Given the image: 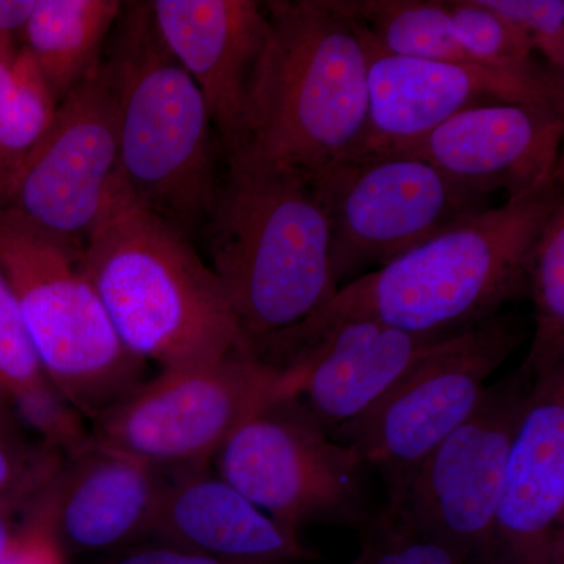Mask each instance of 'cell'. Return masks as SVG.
Listing matches in <instances>:
<instances>
[{"instance_id":"6da1fadb","label":"cell","mask_w":564,"mask_h":564,"mask_svg":"<svg viewBox=\"0 0 564 564\" xmlns=\"http://www.w3.org/2000/svg\"><path fill=\"white\" fill-rule=\"evenodd\" d=\"M563 165L500 207H486L375 272L339 288L302 323L276 334L258 358L281 369L300 348L340 322L375 321L414 336H456L529 292L534 243L564 204Z\"/></svg>"},{"instance_id":"7a4b0ae2","label":"cell","mask_w":564,"mask_h":564,"mask_svg":"<svg viewBox=\"0 0 564 564\" xmlns=\"http://www.w3.org/2000/svg\"><path fill=\"white\" fill-rule=\"evenodd\" d=\"M82 265L122 344L143 361L185 369L248 350L217 274L121 177L85 239Z\"/></svg>"},{"instance_id":"3957f363","label":"cell","mask_w":564,"mask_h":564,"mask_svg":"<svg viewBox=\"0 0 564 564\" xmlns=\"http://www.w3.org/2000/svg\"><path fill=\"white\" fill-rule=\"evenodd\" d=\"M206 236L217 274L248 350L288 332L339 291L328 217L303 174L226 158Z\"/></svg>"},{"instance_id":"277c9868","label":"cell","mask_w":564,"mask_h":564,"mask_svg":"<svg viewBox=\"0 0 564 564\" xmlns=\"http://www.w3.org/2000/svg\"><path fill=\"white\" fill-rule=\"evenodd\" d=\"M263 6L269 41L252 82L247 141L236 154L314 180L351 155L366 131L362 31L332 0Z\"/></svg>"},{"instance_id":"5b68a950","label":"cell","mask_w":564,"mask_h":564,"mask_svg":"<svg viewBox=\"0 0 564 564\" xmlns=\"http://www.w3.org/2000/svg\"><path fill=\"white\" fill-rule=\"evenodd\" d=\"M102 68L118 110L122 184L191 239L206 225L220 176L209 109L166 50L150 2L122 7Z\"/></svg>"},{"instance_id":"8992f818","label":"cell","mask_w":564,"mask_h":564,"mask_svg":"<svg viewBox=\"0 0 564 564\" xmlns=\"http://www.w3.org/2000/svg\"><path fill=\"white\" fill-rule=\"evenodd\" d=\"M0 269L44 373L82 419L95 422L143 383L144 361L111 325L82 247L0 212Z\"/></svg>"},{"instance_id":"52a82bcc","label":"cell","mask_w":564,"mask_h":564,"mask_svg":"<svg viewBox=\"0 0 564 564\" xmlns=\"http://www.w3.org/2000/svg\"><path fill=\"white\" fill-rule=\"evenodd\" d=\"M212 463L221 480L299 540L313 525L359 529L373 513L366 464L295 397L262 403Z\"/></svg>"},{"instance_id":"ba28073f","label":"cell","mask_w":564,"mask_h":564,"mask_svg":"<svg viewBox=\"0 0 564 564\" xmlns=\"http://www.w3.org/2000/svg\"><path fill=\"white\" fill-rule=\"evenodd\" d=\"M524 337L518 323L502 314L447 337L366 413L329 437L377 470L389 496L474 413L486 381Z\"/></svg>"},{"instance_id":"9c48e42d","label":"cell","mask_w":564,"mask_h":564,"mask_svg":"<svg viewBox=\"0 0 564 564\" xmlns=\"http://www.w3.org/2000/svg\"><path fill=\"white\" fill-rule=\"evenodd\" d=\"M276 395L280 370L237 350L143 381L91 423V440L166 473L207 469L234 430Z\"/></svg>"},{"instance_id":"30bf717a","label":"cell","mask_w":564,"mask_h":564,"mask_svg":"<svg viewBox=\"0 0 564 564\" xmlns=\"http://www.w3.org/2000/svg\"><path fill=\"white\" fill-rule=\"evenodd\" d=\"M314 185L328 217L337 284L486 209L485 196L400 152L350 155L314 177Z\"/></svg>"},{"instance_id":"8fae6325","label":"cell","mask_w":564,"mask_h":564,"mask_svg":"<svg viewBox=\"0 0 564 564\" xmlns=\"http://www.w3.org/2000/svg\"><path fill=\"white\" fill-rule=\"evenodd\" d=\"M533 384L518 369L488 386L474 413L388 496L417 532L464 563L491 558L494 516Z\"/></svg>"},{"instance_id":"7c38bea8","label":"cell","mask_w":564,"mask_h":564,"mask_svg":"<svg viewBox=\"0 0 564 564\" xmlns=\"http://www.w3.org/2000/svg\"><path fill=\"white\" fill-rule=\"evenodd\" d=\"M118 181V110L101 63L58 102L50 131L11 184L0 212L84 247Z\"/></svg>"},{"instance_id":"4fadbf2b","label":"cell","mask_w":564,"mask_h":564,"mask_svg":"<svg viewBox=\"0 0 564 564\" xmlns=\"http://www.w3.org/2000/svg\"><path fill=\"white\" fill-rule=\"evenodd\" d=\"M362 35L369 55V115L361 143L351 155L399 150L474 107L532 102L564 110V74L544 63L413 61L384 54Z\"/></svg>"},{"instance_id":"5bb4252c","label":"cell","mask_w":564,"mask_h":564,"mask_svg":"<svg viewBox=\"0 0 564 564\" xmlns=\"http://www.w3.org/2000/svg\"><path fill=\"white\" fill-rule=\"evenodd\" d=\"M170 477L91 440L63 456L21 521L40 529L63 555L107 551L148 536Z\"/></svg>"},{"instance_id":"9a60e30c","label":"cell","mask_w":564,"mask_h":564,"mask_svg":"<svg viewBox=\"0 0 564 564\" xmlns=\"http://www.w3.org/2000/svg\"><path fill=\"white\" fill-rule=\"evenodd\" d=\"M155 28L209 109L226 158L247 141L252 82L269 41L265 6L254 0H155Z\"/></svg>"},{"instance_id":"2e32d148","label":"cell","mask_w":564,"mask_h":564,"mask_svg":"<svg viewBox=\"0 0 564 564\" xmlns=\"http://www.w3.org/2000/svg\"><path fill=\"white\" fill-rule=\"evenodd\" d=\"M564 110L544 104L502 102L455 115L400 154L429 162L448 180L488 198H508L543 184L563 165Z\"/></svg>"},{"instance_id":"e0dca14e","label":"cell","mask_w":564,"mask_h":564,"mask_svg":"<svg viewBox=\"0 0 564 564\" xmlns=\"http://www.w3.org/2000/svg\"><path fill=\"white\" fill-rule=\"evenodd\" d=\"M489 564H564V369L534 381L508 456Z\"/></svg>"},{"instance_id":"ac0fdd59","label":"cell","mask_w":564,"mask_h":564,"mask_svg":"<svg viewBox=\"0 0 564 564\" xmlns=\"http://www.w3.org/2000/svg\"><path fill=\"white\" fill-rule=\"evenodd\" d=\"M444 339L366 318L337 323L284 362L281 395L300 400L329 436L366 413Z\"/></svg>"},{"instance_id":"d6986e66","label":"cell","mask_w":564,"mask_h":564,"mask_svg":"<svg viewBox=\"0 0 564 564\" xmlns=\"http://www.w3.org/2000/svg\"><path fill=\"white\" fill-rule=\"evenodd\" d=\"M148 536L231 562H311L313 551L207 469L170 477Z\"/></svg>"},{"instance_id":"ffe728a7","label":"cell","mask_w":564,"mask_h":564,"mask_svg":"<svg viewBox=\"0 0 564 564\" xmlns=\"http://www.w3.org/2000/svg\"><path fill=\"white\" fill-rule=\"evenodd\" d=\"M122 7L118 0H36L21 46L57 102L99 69Z\"/></svg>"},{"instance_id":"44dd1931","label":"cell","mask_w":564,"mask_h":564,"mask_svg":"<svg viewBox=\"0 0 564 564\" xmlns=\"http://www.w3.org/2000/svg\"><path fill=\"white\" fill-rule=\"evenodd\" d=\"M377 50L413 61L475 63L451 29L444 0H332Z\"/></svg>"},{"instance_id":"7402d4cb","label":"cell","mask_w":564,"mask_h":564,"mask_svg":"<svg viewBox=\"0 0 564 564\" xmlns=\"http://www.w3.org/2000/svg\"><path fill=\"white\" fill-rule=\"evenodd\" d=\"M534 334L519 369L533 381L564 369V204L534 243L529 265Z\"/></svg>"},{"instance_id":"603a6c76","label":"cell","mask_w":564,"mask_h":564,"mask_svg":"<svg viewBox=\"0 0 564 564\" xmlns=\"http://www.w3.org/2000/svg\"><path fill=\"white\" fill-rule=\"evenodd\" d=\"M57 106L39 66L21 46L13 90L0 107V206L22 166L50 131Z\"/></svg>"},{"instance_id":"cb8c5ba5","label":"cell","mask_w":564,"mask_h":564,"mask_svg":"<svg viewBox=\"0 0 564 564\" xmlns=\"http://www.w3.org/2000/svg\"><path fill=\"white\" fill-rule=\"evenodd\" d=\"M452 33L475 63L532 66L541 63L532 40L518 24L486 7L484 0H445Z\"/></svg>"},{"instance_id":"d4e9b609","label":"cell","mask_w":564,"mask_h":564,"mask_svg":"<svg viewBox=\"0 0 564 564\" xmlns=\"http://www.w3.org/2000/svg\"><path fill=\"white\" fill-rule=\"evenodd\" d=\"M52 389L54 384L44 373L29 339L13 288L0 269V392L17 413Z\"/></svg>"},{"instance_id":"484cf974","label":"cell","mask_w":564,"mask_h":564,"mask_svg":"<svg viewBox=\"0 0 564 564\" xmlns=\"http://www.w3.org/2000/svg\"><path fill=\"white\" fill-rule=\"evenodd\" d=\"M359 552L350 564H466L444 545L417 532L384 503L359 527Z\"/></svg>"},{"instance_id":"4316f807","label":"cell","mask_w":564,"mask_h":564,"mask_svg":"<svg viewBox=\"0 0 564 564\" xmlns=\"http://www.w3.org/2000/svg\"><path fill=\"white\" fill-rule=\"evenodd\" d=\"M62 459L61 452L28 440L13 411H0V499L43 484Z\"/></svg>"},{"instance_id":"83f0119b","label":"cell","mask_w":564,"mask_h":564,"mask_svg":"<svg viewBox=\"0 0 564 564\" xmlns=\"http://www.w3.org/2000/svg\"><path fill=\"white\" fill-rule=\"evenodd\" d=\"M486 7L518 24L532 40L544 65L564 74L563 0H484Z\"/></svg>"},{"instance_id":"f1b7e54d","label":"cell","mask_w":564,"mask_h":564,"mask_svg":"<svg viewBox=\"0 0 564 564\" xmlns=\"http://www.w3.org/2000/svg\"><path fill=\"white\" fill-rule=\"evenodd\" d=\"M63 556L46 534L21 521L0 564H65Z\"/></svg>"},{"instance_id":"f546056e","label":"cell","mask_w":564,"mask_h":564,"mask_svg":"<svg viewBox=\"0 0 564 564\" xmlns=\"http://www.w3.org/2000/svg\"><path fill=\"white\" fill-rule=\"evenodd\" d=\"M111 564H299L295 562H231L212 556L191 554L169 545H151L121 556Z\"/></svg>"},{"instance_id":"4dcf8cb0","label":"cell","mask_w":564,"mask_h":564,"mask_svg":"<svg viewBox=\"0 0 564 564\" xmlns=\"http://www.w3.org/2000/svg\"><path fill=\"white\" fill-rule=\"evenodd\" d=\"M50 478H47V480H50ZM46 481L29 486V488L21 489V491L10 494V496L0 499V560H2L7 551H9L18 525H20L17 524L18 516L24 514L25 508L31 503L36 492L46 485Z\"/></svg>"},{"instance_id":"1f68e13d","label":"cell","mask_w":564,"mask_h":564,"mask_svg":"<svg viewBox=\"0 0 564 564\" xmlns=\"http://www.w3.org/2000/svg\"><path fill=\"white\" fill-rule=\"evenodd\" d=\"M36 0H0V43H22Z\"/></svg>"},{"instance_id":"d6a6232c","label":"cell","mask_w":564,"mask_h":564,"mask_svg":"<svg viewBox=\"0 0 564 564\" xmlns=\"http://www.w3.org/2000/svg\"><path fill=\"white\" fill-rule=\"evenodd\" d=\"M0 411H13L11 410L9 400H7V397L3 395L2 392H0Z\"/></svg>"},{"instance_id":"836d02e7","label":"cell","mask_w":564,"mask_h":564,"mask_svg":"<svg viewBox=\"0 0 564 564\" xmlns=\"http://www.w3.org/2000/svg\"><path fill=\"white\" fill-rule=\"evenodd\" d=\"M466 564H469V563H466Z\"/></svg>"}]
</instances>
